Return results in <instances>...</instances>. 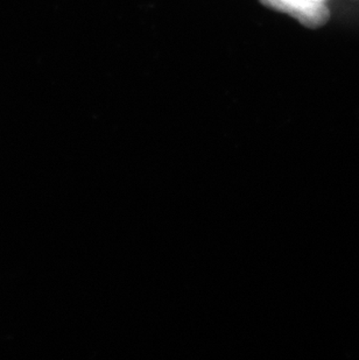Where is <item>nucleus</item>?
Here are the masks:
<instances>
[{
	"mask_svg": "<svg viewBox=\"0 0 359 360\" xmlns=\"http://www.w3.org/2000/svg\"><path fill=\"white\" fill-rule=\"evenodd\" d=\"M317 1H322V0H317Z\"/></svg>",
	"mask_w": 359,
	"mask_h": 360,
	"instance_id": "f03ea898",
	"label": "nucleus"
},
{
	"mask_svg": "<svg viewBox=\"0 0 359 360\" xmlns=\"http://www.w3.org/2000/svg\"><path fill=\"white\" fill-rule=\"evenodd\" d=\"M272 10L279 11L294 18L306 27H322L330 19V11L317 0H260Z\"/></svg>",
	"mask_w": 359,
	"mask_h": 360,
	"instance_id": "f257e3e1",
	"label": "nucleus"
}]
</instances>
